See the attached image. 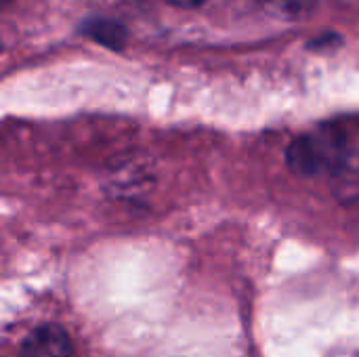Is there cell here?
I'll use <instances>...</instances> for the list:
<instances>
[{
    "mask_svg": "<svg viewBox=\"0 0 359 357\" xmlns=\"http://www.w3.org/2000/svg\"><path fill=\"white\" fill-rule=\"evenodd\" d=\"M347 135L337 126H322L309 135H303L292 141L286 151L290 170L303 177L341 173L347 166Z\"/></svg>",
    "mask_w": 359,
    "mask_h": 357,
    "instance_id": "6da1fadb",
    "label": "cell"
},
{
    "mask_svg": "<svg viewBox=\"0 0 359 357\" xmlns=\"http://www.w3.org/2000/svg\"><path fill=\"white\" fill-rule=\"evenodd\" d=\"M21 357H74V345L65 328L59 324H42L25 337Z\"/></svg>",
    "mask_w": 359,
    "mask_h": 357,
    "instance_id": "7a4b0ae2",
    "label": "cell"
},
{
    "mask_svg": "<svg viewBox=\"0 0 359 357\" xmlns=\"http://www.w3.org/2000/svg\"><path fill=\"white\" fill-rule=\"evenodd\" d=\"M84 32L97 42H101L103 46H109L116 50L122 48L126 42V29L118 21H111V19H95L86 25Z\"/></svg>",
    "mask_w": 359,
    "mask_h": 357,
    "instance_id": "3957f363",
    "label": "cell"
},
{
    "mask_svg": "<svg viewBox=\"0 0 359 357\" xmlns=\"http://www.w3.org/2000/svg\"><path fill=\"white\" fill-rule=\"evenodd\" d=\"M265 4L286 19H297L311 11L313 0H265Z\"/></svg>",
    "mask_w": 359,
    "mask_h": 357,
    "instance_id": "277c9868",
    "label": "cell"
},
{
    "mask_svg": "<svg viewBox=\"0 0 359 357\" xmlns=\"http://www.w3.org/2000/svg\"><path fill=\"white\" fill-rule=\"evenodd\" d=\"M168 2L175 6H181V8H196V6L204 4L206 0H168Z\"/></svg>",
    "mask_w": 359,
    "mask_h": 357,
    "instance_id": "5b68a950",
    "label": "cell"
},
{
    "mask_svg": "<svg viewBox=\"0 0 359 357\" xmlns=\"http://www.w3.org/2000/svg\"><path fill=\"white\" fill-rule=\"evenodd\" d=\"M8 2H11V0H0V8H2V6H6Z\"/></svg>",
    "mask_w": 359,
    "mask_h": 357,
    "instance_id": "8992f818",
    "label": "cell"
}]
</instances>
